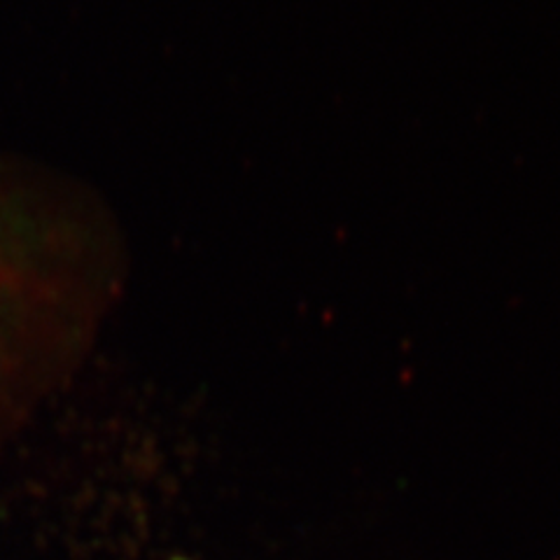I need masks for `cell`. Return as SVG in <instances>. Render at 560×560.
<instances>
[{"instance_id":"1","label":"cell","mask_w":560,"mask_h":560,"mask_svg":"<svg viewBox=\"0 0 560 560\" xmlns=\"http://www.w3.org/2000/svg\"><path fill=\"white\" fill-rule=\"evenodd\" d=\"M16 195L0 175V337L38 306V248L28 243Z\"/></svg>"}]
</instances>
